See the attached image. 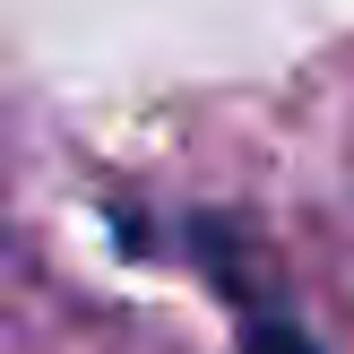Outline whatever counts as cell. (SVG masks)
<instances>
[{"label": "cell", "mask_w": 354, "mask_h": 354, "mask_svg": "<svg viewBox=\"0 0 354 354\" xmlns=\"http://www.w3.org/2000/svg\"><path fill=\"white\" fill-rule=\"evenodd\" d=\"M234 311H242V337H234V354H320V346L303 337V320H294L286 303H259V294H242Z\"/></svg>", "instance_id": "6da1fadb"}]
</instances>
